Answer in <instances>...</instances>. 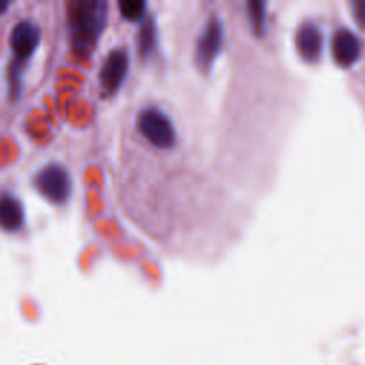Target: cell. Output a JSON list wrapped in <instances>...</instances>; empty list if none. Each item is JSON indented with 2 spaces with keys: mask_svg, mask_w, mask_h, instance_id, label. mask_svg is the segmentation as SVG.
Wrapping results in <instances>:
<instances>
[{
  "mask_svg": "<svg viewBox=\"0 0 365 365\" xmlns=\"http://www.w3.org/2000/svg\"><path fill=\"white\" fill-rule=\"evenodd\" d=\"M0 224L6 231H16L23 224L21 202L10 192H3L0 198Z\"/></svg>",
  "mask_w": 365,
  "mask_h": 365,
  "instance_id": "cell-9",
  "label": "cell"
},
{
  "mask_svg": "<svg viewBox=\"0 0 365 365\" xmlns=\"http://www.w3.org/2000/svg\"><path fill=\"white\" fill-rule=\"evenodd\" d=\"M332 56L334 60L342 66L349 67L352 66L359 57V41L355 34L346 29H339L335 31L332 37Z\"/></svg>",
  "mask_w": 365,
  "mask_h": 365,
  "instance_id": "cell-8",
  "label": "cell"
},
{
  "mask_svg": "<svg viewBox=\"0 0 365 365\" xmlns=\"http://www.w3.org/2000/svg\"><path fill=\"white\" fill-rule=\"evenodd\" d=\"M40 41V29L38 26L29 20L21 19L10 30V47L14 56V60L21 63L29 58L36 50Z\"/></svg>",
  "mask_w": 365,
  "mask_h": 365,
  "instance_id": "cell-6",
  "label": "cell"
},
{
  "mask_svg": "<svg viewBox=\"0 0 365 365\" xmlns=\"http://www.w3.org/2000/svg\"><path fill=\"white\" fill-rule=\"evenodd\" d=\"M137 44L138 51L143 57L148 56L155 44V26L153 19H145L137 33Z\"/></svg>",
  "mask_w": 365,
  "mask_h": 365,
  "instance_id": "cell-11",
  "label": "cell"
},
{
  "mask_svg": "<svg viewBox=\"0 0 365 365\" xmlns=\"http://www.w3.org/2000/svg\"><path fill=\"white\" fill-rule=\"evenodd\" d=\"M295 44L304 60H318L322 50V34L318 26L312 21L301 23L295 33Z\"/></svg>",
  "mask_w": 365,
  "mask_h": 365,
  "instance_id": "cell-7",
  "label": "cell"
},
{
  "mask_svg": "<svg viewBox=\"0 0 365 365\" xmlns=\"http://www.w3.org/2000/svg\"><path fill=\"white\" fill-rule=\"evenodd\" d=\"M107 17L106 0H77L68 11L70 41L78 56H87L94 48Z\"/></svg>",
  "mask_w": 365,
  "mask_h": 365,
  "instance_id": "cell-1",
  "label": "cell"
},
{
  "mask_svg": "<svg viewBox=\"0 0 365 365\" xmlns=\"http://www.w3.org/2000/svg\"><path fill=\"white\" fill-rule=\"evenodd\" d=\"M137 127L151 144L160 148L171 147L175 141V130L171 120L155 106H145L138 111Z\"/></svg>",
  "mask_w": 365,
  "mask_h": 365,
  "instance_id": "cell-2",
  "label": "cell"
},
{
  "mask_svg": "<svg viewBox=\"0 0 365 365\" xmlns=\"http://www.w3.org/2000/svg\"><path fill=\"white\" fill-rule=\"evenodd\" d=\"M127 67L128 54L124 47H114L106 54L98 73L101 91L104 94H111L118 88V86L124 80Z\"/></svg>",
  "mask_w": 365,
  "mask_h": 365,
  "instance_id": "cell-5",
  "label": "cell"
},
{
  "mask_svg": "<svg viewBox=\"0 0 365 365\" xmlns=\"http://www.w3.org/2000/svg\"><path fill=\"white\" fill-rule=\"evenodd\" d=\"M118 7L124 17L134 20L143 14L145 3L143 0H120Z\"/></svg>",
  "mask_w": 365,
  "mask_h": 365,
  "instance_id": "cell-12",
  "label": "cell"
},
{
  "mask_svg": "<svg viewBox=\"0 0 365 365\" xmlns=\"http://www.w3.org/2000/svg\"><path fill=\"white\" fill-rule=\"evenodd\" d=\"M355 16L362 27H365V0H358L354 3Z\"/></svg>",
  "mask_w": 365,
  "mask_h": 365,
  "instance_id": "cell-13",
  "label": "cell"
},
{
  "mask_svg": "<svg viewBox=\"0 0 365 365\" xmlns=\"http://www.w3.org/2000/svg\"><path fill=\"white\" fill-rule=\"evenodd\" d=\"M34 187L51 202H64L70 192L67 170L58 163H47L34 174Z\"/></svg>",
  "mask_w": 365,
  "mask_h": 365,
  "instance_id": "cell-3",
  "label": "cell"
},
{
  "mask_svg": "<svg viewBox=\"0 0 365 365\" xmlns=\"http://www.w3.org/2000/svg\"><path fill=\"white\" fill-rule=\"evenodd\" d=\"M265 7L267 4L262 0H248L245 3L250 26L257 36H261L265 30V16H267Z\"/></svg>",
  "mask_w": 365,
  "mask_h": 365,
  "instance_id": "cell-10",
  "label": "cell"
},
{
  "mask_svg": "<svg viewBox=\"0 0 365 365\" xmlns=\"http://www.w3.org/2000/svg\"><path fill=\"white\" fill-rule=\"evenodd\" d=\"M224 27L218 16H210L204 23L195 43V63L201 70H207L221 50Z\"/></svg>",
  "mask_w": 365,
  "mask_h": 365,
  "instance_id": "cell-4",
  "label": "cell"
}]
</instances>
